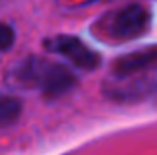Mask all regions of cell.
<instances>
[{
    "label": "cell",
    "mask_w": 157,
    "mask_h": 155,
    "mask_svg": "<svg viewBox=\"0 0 157 155\" xmlns=\"http://www.w3.org/2000/svg\"><path fill=\"white\" fill-rule=\"evenodd\" d=\"M20 112H22V104L18 99L0 95V128L15 124L20 117Z\"/></svg>",
    "instance_id": "obj_5"
},
{
    "label": "cell",
    "mask_w": 157,
    "mask_h": 155,
    "mask_svg": "<svg viewBox=\"0 0 157 155\" xmlns=\"http://www.w3.org/2000/svg\"><path fill=\"white\" fill-rule=\"evenodd\" d=\"M15 42V31L11 26L0 22V51H6L13 46Z\"/></svg>",
    "instance_id": "obj_6"
},
{
    "label": "cell",
    "mask_w": 157,
    "mask_h": 155,
    "mask_svg": "<svg viewBox=\"0 0 157 155\" xmlns=\"http://www.w3.org/2000/svg\"><path fill=\"white\" fill-rule=\"evenodd\" d=\"M155 95H157V86H155Z\"/></svg>",
    "instance_id": "obj_7"
},
{
    "label": "cell",
    "mask_w": 157,
    "mask_h": 155,
    "mask_svg": "<svg viewBox=\"0 0 157 155\" xmlns=\"http://www.w3.org/2000/svg\"><path fill=\"white\" fill-rule=\"evenodd\" d=\"M148 28H150L148 9L139 4H130L115 13L106 15L97 26V33L104 37V40L124 42L144 35Z\"/></svg>",
    "instance_id": "obj_2"
},
{
    "label": "cell",
    "mask_w": 157,
    "mask_h": 155,
    "mask_svg": "<svg viewBox=\"0 0 157 155\" xmlns=\"http://www.w3.org/2000/svg\"><path fill=\"white\" fill-rule=\"evenodd\" d=\"M157 60V49H141V51H133L126 57H121L113 64V71L119 77H132L137 71L146 70L148 66H152Z\"/></svg>",
    "instance_id": "obj_4"
},
{
    "label": "cell",
    "mask_w": 157,
    "mask_h": 155,
    "mask_svg": "<svg viewBox=\"0 0 157 155\" xmlns=\"http://www.w3.org/2000/svg\"><path fill=\"white\" fill-rule=\"evenodd\" d=\"M15 78L20 86L37 88L48 99H57L66 95L77 86L75 75L62 64L49 62L46 59L31 57L17 66Z\"/></svg>",
    "instance_id": "obj_1"
},
{
    "label": "cell",
    "mask_w": 157,
    "mask_h": 155,
    "mask_svg": "<svg viewBox=\"0 0 157 155\" xmlns=\"http://www.w3.org/2000/svg\"><path fill=\"white\" fill-rule=\"evenodd\" d=\"M44 47L51 53L66 57L71 64H75L80 70H95L101 64V57L90 49L84 42L71 35H59L44 42Z\"/></svg>",
    "instance_id": "obj_3"
}]
</instances>
